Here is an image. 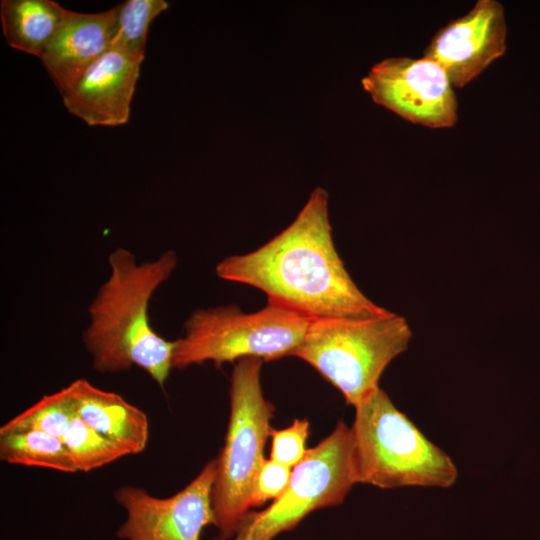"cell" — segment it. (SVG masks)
<instances>
[{
  "label": "cell",
  "instance_id": "8992f818",
  "mask_svg": "<svg viewBox=\"0 0 540 540\" xmlns=\"http://www.w3.org/2000/svg\"><path fill=\"white\" fill-rule=\"evenodd\" d=\"M309 323L305 316L272 303L253 313L236 305L197 309L185 321L184 335L174 340L172 367L293 356Z\"/></svg>",
  "mask_w": 540,
  "mask_h": 540
},
{
  "label": "cell",
  "instance_id": "5bb4252c",
  "mask_svg": "<svg viewBox=\"0 0 540 540\" xmlns=\"http://www.w3.org/2000/svg\"><path fill=\"white\" fill-rule=\"evenodd\" d=\"M68 12L52 0H2L4 38L10 47L41 59Z\"/></svg>",
  "mask_w": 540,
  "mask_h": 540
},
{
  "label": "cell",
  "instance_id": "4fadbf2b",
  "mask_svg": "<svg viewBox=\"0 0 540 540\" xmlns=\"http://www.w3.org/2000/svg\"><path fill=\"white\" fill-rule=\"evenodd\" d=\"M76 415L92 429L121 445L130 455L141 453L149 440L144 411L121 395L100 389L86 379L68 385Z\"/></svg>",
  "mask_w": 540,
  "mask_h": 540
},
{
  "label": "cell",
  "instance_id": "3957f363",
  "mask_svg": "<svg viewBox=\"0 0 540 540\" xmlns=\"http://www.w3.org/2000/svg\"><path fill=\"white\" fill-rule=\"evenodd\" d=\"M355 408L351 426L358 483L381 489L449 488L458 469L378 388Z\"/></svg>",
  "mask_w": 540,
  "mask_h": 540
},
{
  "label": "cell",
  "instance_id": "9a60e30c",
  "mask_svg": "<svg viewBox=\"0 0 540 540\" xmlns=\"http://www.w3.org/2000/svg\"><path fill=\"white\" fill-rule=\"evenodd\" d=\"M0 458L12 465L77 472L63 440L41 431L0 435Z\"/></svg>",
  "mask_w": 540,
  "mask_h": 540
},
{
  "label": "cell",
  "instance_id": "ffe728a7",
  "mask_svg": "<svg viewBox=\"0 0 540 540\" xmlns=\"http://www.w3.org/2000/svg\"><path fill=\"white\" fill-rule=\"evenodd\" d=\"M293 468L272 459H265L254 484L251 507H258L268 500H275L288 487Z\"/></svg>",
  "mask_w": 540,
  "mask_h": 540
},
{
  "label": "cell",
  "instance_id": "30bf717a",
  "mask_svg": "<svg viewBox=\"0 0 540 540\" xmlns=\"http://www.w3.org/2000/svg\"><path fill=\"white\" fill-rule=\"evenodd\" d=\"M507 25L503 5L478 0L464 15L438 29L424 49L454 88H463L506 51Z\"/></svg>",
  "mask_w": 540,
  "mask_h": 540
},
{
  "label": "cell",
  "instance_id": "8fae6325",
  "mask_svg": "<svg viewBox=\"0 0 540 540\" xmlns=\"http://www.w3.org/2000/svg\"><path fill=\"white\" fill-rule=\"evenodd\" d=\"M143 60L110 48L62 95L66 109L90 126L126 124Z\"/></svg>",
  "mask_w": 540,
  "mask_h": 540
},
{
  "label": "cell",
  "instance_id": "2e32d148",
  "mask_svg": "<svg viewBox=\"0 0 540 540\" xmlns=\"http://www.w3.org/2000/svg\"><path fill=\"white\" fill-rule=\"evenodd\" d=\"M76 416L74 402L66 386L44 395L35 404L4 423L0 428V435L41 431L62 439Z\"/></svg>",
  "mask_w": 540,
  "mask_h": 540
},
{
  "label": "cell",
  "instance_id": "9c48e42d",
  "mask_svg": "<svg viewBox=\"0 0 540 540\" xmlns=\"http://www.w3.org/2000/svg\"><path fill=\"white\" fill-rule=\"evenodd\" d=\"M217 461H209L182 490L160 498L141 487L124 485L114 498L127 512L116 535L123 540H200L202 530L215 523L211 491Z\"/></svg>",
  "mask_w": 540,
  "mask_h": 540
},
{
  "label": "cell",
  "instance_id": "ba28073f",
  "mask_svg": "<svg viewBox=\"0 0 540 540\" xmlns=\"http://www.w3.org/2000/svg\"><path fill=\"white\" fill-rule=\"evenodd\" d=\"M372 100L401 118L432 129L456 125L458 101L445 71L426 57H390L361 80Z\"/></svg>",
  "mask_w": 540,
  "mask_h": 540
},
{
  "label": "cell",
  "instance_id": "52a82bcc",
  "mask_svg": "<svg viewBox=\"0 0 540 540\" xmlns=\"http://www.w3.org/2000/svg\"><path fill=\"white\" fill-rule=\"evenodd\" d=\"M356 483L352 429L339 422L330 435L307 449L285 491L266 509L250 511L228 540H273L312 511L342 503Z\"/></svg>",
  "mask_w": 540,
  "mask_h": 540
},
{
  "label": "cell",
  "instance_id": "7c38bea8",
  "mask_svg": "<svg viewBox=\"0 0 540 540\" xmlns=\"http://www.w3.org/2000/svg\"><path fill=\"white\" fill-rule=\"evenodd\" d=\"M117 5L99 13L70 11L41 61L61 95L112 47Z\"/></svg>",
  "mask_w": 540,
  "mask_h": 540
},
{
  "label": "cell",
  "instance_id": "7a4b0ae2",
  "mask_svg": "<svg viewBox=\"0 0 540 540\" xmlns=\"http://www.w3.org/2000/svg\"><path fill=\"white\" fill-rule=\"evenodd\" d=\"M109 277L88 307L89 323L82 341L99 373H118L137 366L160 387L172 367L174 341L151 326L149 304L158 288L173 274L178 259L174 251L138 263L122 247L108 256Z\"/></svg>",
  "mask_w": 540,
  "mask_h": 540
},
{
  "label": "cell",
  "instance_id": "d6986e66",
  "mask_svg": "<svg viewBox=\"0 0 540 540\" xmlns=\"http://www.w3.org/2000/svg\"><path fill=\"white\" fill-rule=\"evenodd\" d=\"M309 435V421L295 419L282 430H272L270 459L294 468L305 456V443Z\"/></svg>",
  "mask_w": 540,
  "mask_h": 540
},
{
  "label": "cell",
  "instance_id": "277c9868",
  "mask_svg": "<svg viewBox=\"0 0 540 540\" xmlns=\"http://www.w3.org/2000/svg\"><path fill=\"white\" fill-rule=\"evenodd\" d=\"M408 321L391 311L361 318L311 319L293 356L301 358L356 407L374 393L387 366L408 348Z\"/></svg>",
  "mask_w": 540,
  "mask_h": 540
},
{
  "label": "cell",
  "instance_id": "e0dca14e",
  "mask_svg": "<svg viewBox=\"0 0 540 540\" xmlns=\"http://www.w3.org/2000/svg\"><path fill=\"white\" fill-rule=\"evenodd\" d=\"M62 440L77 472H90L130 455L121 445L104 437L76 416Z\"/></svg>",
  "mask_w": 540,
  "mask_h": 540
},
{
  "label": "cell",
  "instance_id": "5b68a950",
  "mask_svg": "<svg viewBox=\"0 0 540 540\" xmlns=\"http://www.w3.org/2000/svg\"><path fill=\"white\" fill-rule=\"evenodd\" d=\"M262 362L257 357L239 359L231 374L228 428L211 491L217 540L232 538L250 512L264 447L273 430L274 405L263 395Z\"/></svg>",
  "mask_w": 540,
  "mask_h": 540
},
{
  "label": "cell",
  "instance_id": "ac0fdd59",
  "mask_svg": "<svg viewBox=\"0 0 540 540\" xmlns=\"http://www.w3.org/2000/svg\"><path fill=\"white\" fill-rule=\"evenodd\" d=\"M168 6L165 0H127L118 4L111 48L144 57L149 26Z\"/></svg>",
  "mask_w": 540,
  "mask_h": 540
},
{
  "label": "cell",
  "instance_id": "6da1fadb",
  "mask_svg": "<svg viewBox=\"0 0 540 540\" xmlns=\"http://www.w3.org/2000/svg\"><path fill=\"white\" fill-rule=\"evenodd\" d=\"M219 278L263 291L268 303L308 319L372 317L388 310L358 288L332 238L328 193L315 188L295 220L253 252L216 265Z\"/></svg>",
  "mask_w": 540,
  "mask_h": 540
}]
</instances>
